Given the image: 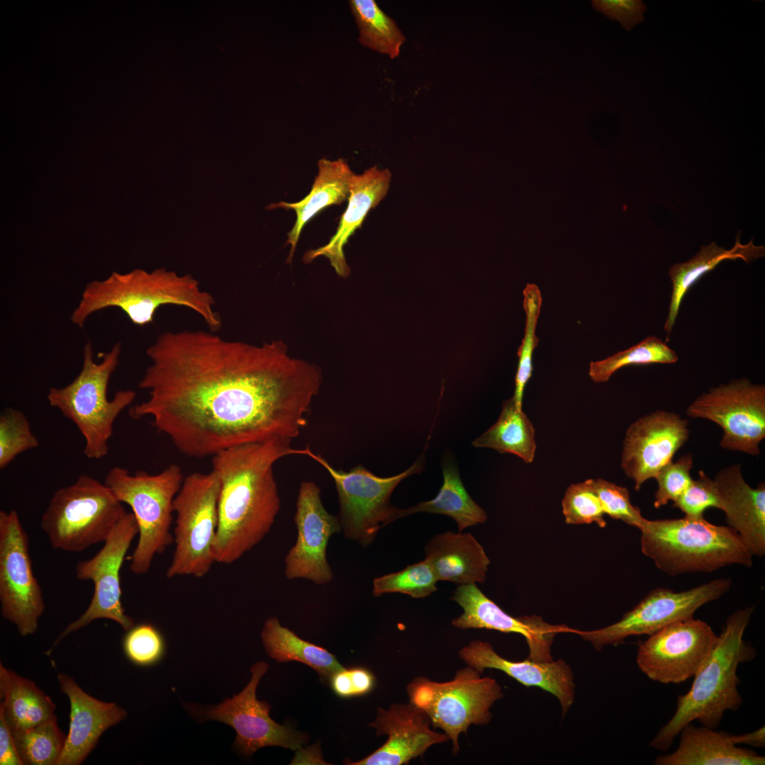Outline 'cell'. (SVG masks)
I'll list each match as a JSON object with an SVG mask.
<instances>
[{"label": "cell", "instance_id": "cell-1", "mask_svg": "<svg viewBox=\"0 0 765 765\" xmlns=\"http://www.w3.org/2000/svg\"><path fill=\"white\" fill-rule=\"evenodd\" d=\"M139 382L148 398L130 416L153 426L190 458L275 438L293 440L307 424L322 382L315 364L281 340L254 345L213 332L160 334Z\"/></svg>", "mask_w": 765, "mask_h": 765}, {"label": "cell", "instance_id": "cell-2", "mask_svg": "<svg viewBox=\"0 0 765 765\" xmlns=\"http://www.w3.org/2000/svg\"><path fill=\"white\" fill-rule=\"evenodd\" d=\"M291 441L275 438L246 443L212 456V470L220 484L215 562L234 563L271 531L280 508L273 466L296 454Z\"/></svg>", "mask_w": 765, "mask_h": 765}, {"label": "cell", "instance_id": "cell-3", "mask_svg": "<svg viewBox=\"0 0 765 765\" xmlns=\"http://www.w3.org/2000/svg\"><path fill=\"white\" fill-rule=\"evenodd\" d=\"M754 610V606L740 608L728 617L710 656L693 676L690 690L678 696L673 717L650 746L667 751L681 729L693 720L715 729L725 711L740 708L742 698L737 689V669L756 655L754 647L743 640Z\"/></svg>", "mask_w": 765, "mask_h": 765}, {"label": "cell", "instance_id": "cell-4", "mask_svg": "<svg viewBox=\"0 0 765 765\" xmlns=\"http://www.w3.org/2000/svg\"><path fill=\"white\" fill-rule=\"evenodd\" d=\"M168 305L193 310L203 319L211 332H217L221 327V317L213 308L212 295L201 290L198 282L191 275L179 276L164 268L151 273L142 269L125 274L113 272L103 280L88 283L71 314V321L83 328L94 313L118 307L132 324L142 327L153 322L160 307Z\"/></svg>", "mask_w": 765, "mask_h": 765}, {"label": "cell", "instance_id": "cell-5", "mask_svg": "<svg viewBox=\"0 0 765 765\" xmlns=\"http://www.w3.org/2000/svg\"><path fill=\"white\" fill-rule=\"evenodd\" d=\"M642 552L663 572H711L730 565L751 567L753 555L730 527L703 516L647 520L640 529Z\"/></svg>", "mask_w": 765, "mask_h": 765}, {"label": "cell", "instance_id": "cell-6", "mask_svg": "<svg viewBox=\"0 0 765 765\" xmlns=\"http://www.w3.org/2000/svg\"><path fill=\"white\" fill-rule=\"evenodd\" d=\"M120 353L121 345L117 343L96 362L88 341L79 374L68 385L50 388L47 395L49 404L71 420L84 436V454L88 459L100 460L108 454L114 422L136 397L134 390H121L108 398V383Z\"/></svg>", "mask_w": 765, "mask_h": 765}, {"label": "cell", "instance_id": "cell-7", "mask_svg": "<svg viewBox=\"0 0 765 765\" xmlns=\"http://www.w3.org/2000/svg\"><path fill=\"white\" fill-rule=\"evenodd\" d=\"M183 479L181 468L175 464L156 475L144 471L131 474L119 466L106 475L103 482L122 504L131 508L137 524L138 540L130 565L133 574L147 573L154 557L174 543V501Z\"/></svg>", "mask_w": 765, "mask_h": 765}, {"label": "cell", "instance_id": "cell-8", "mask_svg": "<svg viewBox=\"0 0 765 765\" xmlns=\"http://www.w3.org/2000/svg\"><path fill=\"white\" fill-rule=\"evenodd\" d=\"M126 514L104 482L81 475L54 493L40 527L53 549L79 552L104 543Z\"/></svg>", "mask_w": 765, "mask_h": 765}, {"label": "cell", "instance_id": "cell-9", "mask_svg": "<svg viewBox=\"0 0 765 765\" xmlns=\"http://www.w3.org/2000/svg\"><path fill=\"white\" fill-rule=\"evenodd\" d=\"M298 454L311 458L329 474L337 492L341 531L347 539L363 547L375 540L380 529L403 517L402 509L392 504L391 495L403 480L424 468L420 457L404 472L382 477L362 465L347 471L336 469L309 448L298 449Z\"/></svg>", "mask_w": 765, "mask_h": 765}, {"label": "cell", "instance_id": "cell-10", "mask_svg": "<svg viewBox=\"0 0 765 765\" xmlns=\"http://www.w3.org/2000/svg\"><path fill=\"white\" fill-rule=\"evenodd\" d=\"M220 490L219 478L212 470L184 477L174 501L175 548L166 572L167 578H201L215 562Z\"/></svg>", "mask_w": 765, "mask_h": 765}, {"label": "cell", "instance_id": "cell-11", "mask_svg": "<svg viewBox=\"0 0 765 765\" xmlns=\"http://www.w3.org/2000/svg\"><path fill=\"white\" fill-rule=\"evenodd\" d=\"M411 703L423 710L434 728L444 731L453 744V754L460 750L458 737L471 725H487L490 708L503 697L501 686L490 677L468 666L458 670L453 680L436 682L415 678L407 687Z\"/></svg>", "mask_w": 765, "mask_h": 765}, {"label": "cell", "instance_id": "cell-12", "mask_svg": "<svg viewBox=\"0 0 765 765\" xmlns=\"http://www.w3.org/2000/svg\"><path fill=\"white\" fill-rule=\"evenodd\" d=\"M28 540L16 511H0L1 615L22 636L37 631L45 610L42 590L33 572Z\"/></svg>", "mask_w": 765, "mask_h": 765}, {"label": "cell", "instance_id": "cell-13", "mask_svg": "<svg viewBox=\"0 0 765 765\" xmlns=\"http://www.w3.org/2000/svg\"><path fill=\"white\" fill-rule=\"evenodd\" d=\"M687 414L713 421L722 429V448L759 454L765 438V386L733 380L710 389L687 408Z\"/></svg>", "mask_w": 765, "mask_h": 765}, {"label": "cell", "instance_id": "cell-14", "mask_svg": "<svg viewBox=\"0 0 765 765\" xmlns=\"http://www.w3.org/2000/svg\"><path fill=\"white\" fill-rule=\"evenodd\" d=\"M137 535L138 527L134 515L127 512L98 552L91 558L77 562L76 578L91 581L94 594L86 610L65 628L53 647L69 634L97 619L113 620L125 631L135 625L122 604L120 573L126 553Z\"/></svg>", "mask_w": 765, "mask_h": 765}, {"label": "cell", "instance_id": "cell-15", "mask_svg": "<svg viewBox=\"0 0 765 765\" xmlns=\"http://www.w3.org/2000/svg\"><path fill=\"white\" fill-rule=\"evenodd\" d=\"M730 586V579L720 578L682 591L657 588L616 623L598 630L576 633L596 650L620 643L629 636L651 635L672 623L693 617L700 607L718 599Z\"/></svg>", "mask_w": 765, "mask_h": 765}, {"label": "cell", "instance_id": "cell-16", "mask_svg": "<svg viewBox=\"0 0 765 765\" xmlns=\"http://www.w3.org/2000/svg\"><path fill=\"white\" fill-rule=\"evenodd\" d=\"M268 668V664L263 661L256 662L250 669V681L239 693L219 705L193 710L201 720H217L234 728V747L245 756L268 746L296 750L307 742L304 734L273 720L269 715L270 705L256 698L257 686Z\"/></svg>", "mask_w": 765, "mask_h": 765}, {"label": "cell", "instance_id": "cell-17", "mask_svg": "<svg viewBox=\"0 0 765 765\" xmlns=\"http://www.w3.org/2000/svg\"><path fill=\"white\" fill-rule=\"evenodd\" d=\"M717 640L706 622L693 617L681 620L649 635L639 645L636 662L652 681L680 684L696 674Z\"/></svg>", "mask_w": 765, "mask_h": 765}, {"label": "cell", "instance_id": "cell-18", "mask_svg": "<svg viewBox=\"0 0 765 765\" xmlns=\"http://www.w3.org/2000/svg\"><path fill=\"white\" fill-rule=\"evenodd\" d=\"M294 521L298 537L285 557L289 580L305 579L317 585L329 583L334 573L327 559L330 538L341 531L338 516L323 505L319 487L312 481L300 484Z\"/></svg>", "mask_w": 765, "mask_h": 765}, {"label": "cell", "instance_id": "cell-19", "mask_svg": "<svg viewBox=\"0 0 765 765\" xmlns=\"http://www.w3.org/2000/svg\"><path fill=\"white\" fill-rule=\"evenodd\" d=\"M688 435L687 420L663 410L646 414L629 426L623 441L620 467L634 481L636 491L672 460Z\"/></svg>", "mask_w": 765, "mask_h": 765}, {"label": "cell", "instance_id": "cell-20", "mask_svg": "<svg viewBox=\"0 0 765 765\" xmlns=\"http://www.w3.org/2000/svg\"><path fill=\"white\" fill-rule=\"evenodd\" d=\"M450 599L463 609V613L452 620L454 627L521 634L529 647L528 659L536 662L553 660L550 650L557 633L574 632L563 625H550L536 616L513 617L485 596L476 584L458 586Z\"/></svg>", "mask_w": 765, "mask_h": 765}, {"label": "cell", "instance_id": "cell-21", "mask_svg": "<svg viewBox=\"0 0 765 765\" xmlns=\"http://www.w3.org/2000/svg\"><path fill=\"white\" fill-rule=\"evenodd\" d=\"M431 720L416 706L393 704L388 710L378 708L375 720L368 726L376 729V735H387L386 742L365 758L345 761L350 765H402L422 756L432 745L449 740L445 733L430 728Z\"/></svg>", "mask_w": 765, "mask_h": 765}, {"label": "cell", "instance_id": "cell-22", "mask_svg": "<svg viewBox=\"0 0 765 765\" xmlns=\"http://www.w3.org/2000/svg\"><path fill=\"white\" fill-rule=\"evenodd\" d=\"M459 656L480 674L485 669H499L526 686H537L550 693L560 701L563 717L574 703L573 674L562 659L536 662L528 658L514 662L502 657L489 642L481 640L470 642L460 650Z\"/></svg>", "mask_w": 765, "mask_h": 765}, {"label": "cell", "instance_id": "cell-23", "mask_svg": "<svg viewBox=\"0 0 765 765\" xmlns=\"http://www.w3.org/2000/svg\"><path fill=\"white\" fill-rule=\"evenodd\" d=\"M62 692L69 701V731L57 765H79L96 746L102 734L127 716L115 703L100 701L85 692L69 675H57Z\"/></svg>", "mask_w": 765, "mask_h": 765}, {"label": "cell", "instance_id": "cell-24", "mask_svg": "<svg viewBox=\"0 0 765 765\" xmlns=\"http://www.w3.org/2000/svg\"><path fill=\"white\" fill-rule=\"evenodd\" d=\"M392 174L387 169L377 166L366 169L361 174H354L350 186L348 205L341 215L336 233L324 246L307 251L303 260L311 262L315 258L327 257L341 277L350 274L344 248L349 237L360 228L369 211L385 197L390 188Z\"/></svg>", "mask_w": 765, "mask_h": 765}, {"label": "cell", "instance_id": "cell-25", "mask_svg": "<svg viewBox=\"0 0 765 765\" xmlns=\"http://www.w3.org/2000/svg\"><path fill=\"white\" fill-rule=\"evenodd\" d=\"M721 510L732 529L754 555L765 554V485L750 487L744 480L740 465L721 470L714 479Z\"/></svg>", "mask_w": 765, "mask_h": 765}, {"label": "cell", "instance_id": "cell-26", "mask_svg": "<svg viewBox=\"0 0 765 765\" xmlns=\"http://www.w3.org/2000/svg\"><path fill=\"white\" fill-rule=\"evenodd\" d=\"M678 748L659 756L655 765H764L765 757L737 747L731 735L691 723L680 731Z\"/></svg>", "mask_w": 765, "mask_h": 765}, {"label": "cell", "instance_id": "cell-27", "mask_svg": "<svg viewBox=\"0 0 765 765\" xmlns=\"http://www.w3.org/2000/svg\"><path fill=\"white\" fill-rule=\"evenodd\" d=\"M425 557L438 581L460 585L484 583L490 563L483 547L469 533L434 536L425 546Z\"/></svg>", "mask_w": 765, "mask_h": 765}, {"label": "cell", "instance_id": "cell-28", "mask_svg": "<svg viewBox=\"0 0 765 765\" xmlns=\"http://www.w3.org/2000/svg\"><path fill=\"white\" fill-rule=\"evenodd\" d=\"M318 174L310 192L301 200L295 203L280 201L272 203L266 209L282 208L293 210L296 220L288 233L287 244L290 250L287 261L290 263L301 232L307 222L322 209L332 205H339L348 200L350 186L354 173L347 162L342 158L332 161L325 158L317 162Z\"/></svg>", "mask_w": 765, "mask_h": 765}, {"label": "cell", "instance_id": "cell-29", "mask_svg": "<svg viewBox=\"0 0 765 765\" xmlns=\"http://www.w3.org/2000/svg\"><path fill=\"white\" fill-rule=\"evenodd\" d=\"M764 254V246L754 245L752 240L743 244L737 236L735 245L730 249L719 246L713 242L702 246L700 251L688 261L672 266L668 273L672 284V291L664 326L667 341L669 339L686 293L702 276L713 271L723 261L741 259L746 263H750Z\"/></svg>", "mask_w": 765, "mask_h": 765}, {"label": "cell", "instance_id": "cell-30", "mask_svg": "<svg viewBox=\"0 0 765 765\" xmlns=\"http://www.w3.org/2000/svg\"><path fill=\"white\" fill-rule=\"evenodd\" d=\"M0 715L12 733L35 727L55 715V704L33 681L0 663Z\"/></svg>", "mask_w": 765, "mask_h": 765}, {"label": "cell", "instance_id": "cell-31", "mask_svg": "<svg viewBox=\"0 0 765 765\" xmlns=\"http://www.w3.org/2000/svg\"><path fill=\"white\" fill-rule=\"evenodd\" d=\"M261 640L267 654L278 662L296 661L313 669L323 681L344 668L336 657L325 648L298 636L281 625L276 617L268 618L261 631Z\"/></svg>", "mask_w": 765, "mask_h": 765}, {"label": "cell", "instance_id": "cell-32", "mask_svg": "<svg viewBox=\"0 0 765 765\" xmlns=\"http://www.w3.org/2000/svg\"><path fill=\"white\" fill-rule=\"evenodd\" d=\"M442 468L443 481L437 495L431 500L402 509L403 517L420 512L446 515L455 520L459 532L484 523L487 514L465 489L457 467L447 462Z\"/></svg>", "mask_w": 765, "mask_h": 765}, {"label": "cell", "instance_id": "cell-33", "mask_svg": "<svg viewBox=\"0 0 765 765\" xmlns=\"http://www.w3.org/2000/svg\"><path fill=\"white\" fill-rule=\"evenodd\" d=\"M472 446L514 454L525 463H531L536 450L535 429L523 409H518L511 398L504 402L497 421L476 438Z\"/></svg>", "mask_w": 765, "mask_h": 765}, {"label": "cell", "instance_id": "cell-34", "mask_svg": "<svg viewBox=\"0 0 765 765\" xmlns=\"http://www.w3.org/2000/svg\"><path fill=\"white\" fill-rule=\"evenodd\" d=\"M349 6L358 29V42L392 59L397 57L405 36L395 21L374 0H351Z\"/></svg>", "mask_w": 765, "mask_h": 765}, {"label": "cell", "instance_id": "cell-35", "mask_svg": "<svg viewBox=\"0 0 765 765\" xmlns=\"http://www.w3.org/2000/svg\"><path fill=\"white\" fill-rule=\"evenodd\" d=\"M675 351L654 336H649L638 344L619 351L604 360L591 361L589 375L595 382H604L618 369L629 365L674 363Z\"/></svg>", "mask_w": 765, "mask_h": 765}, {"label": "cell", "instance_id": "cell-36", "mask_svg": "<svg viewBox=\"0 0 765 765\" xmlns=\"http://www.w3.org/2000/svg\"><path fill=\"white\" fill-rule=\"evenodd\" d=\"M23 764L57 765L66 737L56 715L31 728L12 733Z\"/></svg>", "mask_w": 765, "mask_h": 765}, {"label": "cell", "instance_id": "cell-37", "mask_svg": "<svg viewBox=\"0 0 765 765\" xmlns=\"http://www.w3.org/2000/svg\"><path fill=\"white\" fill-rule=\"evenodd\" d=\"M438 579L430 564L423 561L409 565L403 570L376 577L373 581V595L400 593L421 599L438 590Z\"/></svg>", "mask_w": 765, "mask_h": 765}, {"label": "cell", "instance_id": "cell-38", "mask_svg": "<svg viewBox=\"0 0 765 765\" xmlns=\"http://www.w3.org/2000/svg\"><path fill=\"white\" fill-rule=\"evenodd\" d=\"M523 307L526 315L525 334L518 353V364L515 377V390L512 397L519 409H522L525 386L532 375L533 352L539 340L536 336V329L542 305L540 291L535 284L526 285L523 290Z\"/></svg>", "mask_w": 765, "mask_h": 765}, {"label": "cell", "instance_id": "cell-39", "mask_svg": "<svg viewBox=\"0 0 765 765\" xmlns=\"http://www.w3.org/2000/svg\"><path fill=\"white\" fill-rule=\"evenodd\" d=\"M39 446L26 416L7 407L0 414V469L7 467L19 454Z\"/></svg>", "mask_w": 765, "mask_h": 765}, {"label": "cell", "instance_id": "cell-40", "mask_svg": "<svg viewBox=\"0 0 765 765\" xmlns=\"http://www.w3.org/2000/svg\"><path fill=\"white\" fill-rule=\"evenodd\" d=\"M562 513L568 524L596 523L604 528L605 512L591 479L572 484L562 501Z\"/></svg>", "mask_w": 765, "mask_h": 765}, {"label": "cell", "instance_id": "cell-41", "mask_svg": "<svg viewBox=\"0 0 765 765\" xmlns=\"http://www.w3.org/2000/svg\"><path fill=\"white\" fill-rule=\"evenodd\" d=\"M126 657L134 664L150 667L160 662L164 656L166 643L160 630L149 623L134 625L123 640Z\"/></svg>", "mask_w": 765, "mask_h": 765}, {"label": "cell", "instance_id": "cell-42", "mask_svg": "<svg viewBox=\"0 0 765 765\" xmlns=\"http://www.w3.org/2000/svg\"><path fill=\"white\" fill-rule=\"evenodd\" d=\"M592 484L601 502L605 514L613 519L620 520L640 530L647 520L640 509L633 506L626 487L604 479H591Z\"/></svg>", "mask_w": 765, "mask_h": 765}, {"label": "cell", "instance_id": "cell-43", "mask_svg": "<svg viewBox=\"0 0 765 765\" xmlns=\"http://www.w3.org/2000/svg\"><path fill=\"white\" fill-rule=\"evenodd\" d=\"M693 467V457L686 454L676 462L672 460L664 465L654 478L657 489L654 494V506L659 509L681 494L692 481L690 471Z\"/></svg>", "mask_w": 765, "mask_h": 765}, {"label": "cell", "instance_id": "cell-44", "mask_svg": "<svg viewBox=\"0 0 765 765\" xmlns=\"http://www.w3.org/2000/svg\"><path fill=\"white\" fill-rule=\"evenodd\" d=\"M673 506L679 509L685 516L693 517L703 516L705 510L710 507L721 510V502L715 480L700 470L698 478L692 480L674 502Z\"/></svg>", "mask_w": 765, "mask_h": 765}, {"label": "cell", "instance_id": "cell-45", "mask_svg": "<svg viewBox=\"0 0 765 765\" xmlns=\"http://www.w3.org/2000/svg\"><path fill=\"white\" fill-rule=\"evenodd\" d=\"M591 5L609 19L618 21L627 31L644 21L647 10L640 0H592Z\"/></svg>", "mask_w": 765, "mask_h": 765}, {"label": "cell", "instance_id": "cell-46", "mask_svg": "<svg viewBox=\"0 0 765 765\" xmlns=\"http://www.w3.org/2000/svg\"><path fill=\"white\" fill-rule=\"evenodd\" d=\"M0 765H24L11 730L0 715Z\"/></svg>", "mask_w": 765, "mask_h": 765}, {"label": "cell", "instance_id": "cell-47", "mask_svg": "<svg viewBox=\"0 0 765 765\" xmlns=\"http://www.w3.org/2000/svg\"><path fill=\"white\" fill-rule=\"evenodd\" d=\"M353 697L369 693L375 684L373 674L366 668L356 667L348 669Z\"/></svg>", "mask_w": 765, "mask_h": 765}, {"label": "cell", "instance_id": "cell-48", "mask_svg": "<svg viewBox=\"0 0 765 765\" xmlns=\"http://www.w3.org/2000/svg\"><path fill=\"white\" fill-rule=\"evenodd\" d=\"M731 740L736 745L745 744L764 748L765 746L764 726L752 732L742 735H731Z\"/></svg>", "mask_w": 765, "mask_h": 765}]
</instances>
